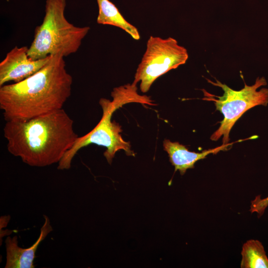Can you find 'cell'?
I'll return each instance as SVG.
<instances>
[{"label": "cell", "instance_id": "1", "mask_svg": "<svg viewBox=\"0 0 268 268\" xmlns=\"http://www.w3.org/2000/svg\"><path fill=\"white\" fill-rule=\"evenodd\" d=\"M72 84L64 57L52 55L32 75L0 86V108L5 121L27 120L63 109L71 95Z\"/></svg>", "mask_w": 268, "mask_h": 268}, {"label": "cell", "instance_id": "2", "mask_svg": "<svg viewBox=\"0 0 268 268\" xmlns=\"http://www.w3.org/2000/svg\"><path fill=\"white\" fill-rule=\"evenodd\" d=\"M8 151L32 167L59 163L79 137L63 109L24 121H6Z\"/></svg>", "mask_w": 268, "mask_h": 268}, {"label": "cell", "instance_id": "3", "mask_svg": "<svg viewBox=\"0 0 268 268\" xmlns=\"http://www.w3.org/2000/svg\"><path fill=\"white\" fill-rule=\"evenodd\" d=\"M137 90L136 84L133 82L128 83L113 89L111 94L112 100L101 98L99 103L103 113L100 121L90 132L76 139L58 163V169H69L77 152L93 143L106 148L104 156L109 164H111L116 153L121 150H124L127 155L134 156L130 143L124 140L120 134L122 132L121 126L112 121V116L117 109L128 103L153 105L149 97L139 94Z\"/></svg>", "mask_w": 268, "mask_h": 268}, {"label": "cell", "instance_id": "4", "mask_svg": "<svg viewBox=\"0 0 268 268\" xmlns=\"http://www.w3.org/2000/svg\"><path fill=\"white\" fill-rule=\"evenodd\" d=\"M66 0H46L42 23L35 29L28 50L32 60L61 54L64 57L76 53L90 30L89 26H76L65 16Z\"/></svg>", "mask_w": 268, "mask_h": 268}, {"label": "cell", "instance_id": "5", "mask_svg": "<svg viewBox=\"0 0 268 268\" xmlns=\"http://www.w3.org/2000/svg\"><path fill=\"white\" fill-rule=\"evenodd\" d=\"M206 79L224 91L222 96L215 95L216 99L213 95L203 90L205 96L203 99L213 101L216 110L224 116L223 119L219 122L220 127L211 135L210 139L216 141L222 136V144H227L232 128L244 113L256 106H266L268 104V89L263 88L257 90L261 86L267 85V81L263 77H258L253 85H248L245 83L243 88L235 90L216 79V82Z\"/></svg>", "mask_w": 268, "mask_h": 268}, {"label": "cell", "instance_id": "6", "mask_svg": "<svg viewBox=\"0 0 268 268\" xmlns=\"http://www.w3.org/2000/svg\"><path fill=\"white\" fill-rule=\"evenodd\" d=\"M188 58L187 49L175 39L150 36L133 82H140L141 91L146 93L158 78L185 64Z\"/></svg>", "mask_w": 268, "mask_h": 268}, {"label": "cell", "instance_id": "7", "mask_svg": "<svg viewBox=\"0 0 268 268\" xmlns=\"http://www.w3.org/2000/svg\"><path fill=\"white\" fill-rule=\"evenodd\" d=\"M26 46H15L8 52L0 63V86L13 81L19 82L32 75L42 68L51 56L34 60L28 55Z\"/></svg>", "mask_w": 268, "mask_h": 268}, {"label": "cell", "instance_id": "8", "mask_svg": "<svg viewBox=\"0 0 268 268\" xmlns=\"http://www.w3.org/2000/svg\"><path fill=\"white\" fill-rule=\"evenodd\" d=\"M44 222L40 229V235L30 247L23 248L18 245L17 236H7L5 240L6 263L5 268H34V261L36 250L40 244L53 231L49 218L43 215Z\"/></svg>", "mask_w": 268, "mask_h": 268}, {"label": "cell", "instance_id": "9", "mask_svg": "<svg viewBox=\"0 0 268 268\" xmlns=\"http://www.w3.org/2000/svg\"><path fill=\"white\" fill-rule=\"evenodd\" d=\"M232 143H228L214 148L204 150L201 152H192L184 145L178 142H172L169 139L163 141L164 149L168 154L169 161L175 167V171H179L181 175H184L189 169L194 168L198 161L205 158L209 154H216L226 149Z\"/></svg>", "mask_w": 268, "mask_h": 268}, {"label": "cell", "instance_id": "10", "mask_svg": "<svg viewBox=\"0 0 268 268\" xmlns=\"http://www.w3.org/2000/svg\"><path fill=\"white\" fill-rule=\"evenodd\" d=\"M98 6L97 23L119 27L138 40L140 35L137 29L123 17L116 6L109 0H96Z\"/></svg>", "mask_w": 268, "mask_h": 268}, {"label": "cell", "instance_id": "11", "mask_svg": "<svg viewBox=\"0 0 268 268\" xmlns=\"http://www.w3.org/2000/svg\"><path fill=\"white\" fill-rule=\"evenodd\" d=\"M241 268H268V258L262 243L251 239L245 242L241 251Z\"/></svg>", "mask_w": 268, "mask_h": 268}, {"label": "cell", "instance_id": "12", "mask_svg": "<svg viewBox=\"0 0 268 268\" xmlns=\"http://www.w3.org/2000/svg\"><path fill=\"white\" fill-rule=\"evenodd\" d=\"M268 206V197L261 200L259 198V196H257L256 199L252 201L250 211L252 212H257L259 214L262 215Z\"/></svg>", "mask_w": 268, "mask_h": 268}]
</instances>
